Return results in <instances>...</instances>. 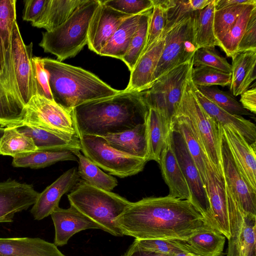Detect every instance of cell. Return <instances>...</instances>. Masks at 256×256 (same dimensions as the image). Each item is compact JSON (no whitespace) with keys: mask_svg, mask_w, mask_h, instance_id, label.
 I'll return each mask as SVG.
<instances>
[{"mask_svg":"<svg viewBox=\"0 0 256 256\" xmlns=\"http://www.w3.org/2000/svg\"><path fill=\"white\" fill-rule=\"evenodd\" d=\"M146 125L148 161L154 160L158 162L172 126L158 111L150 108H149Z\"/></svg>","mask_w":256,"mask_h":256,"instance_id":"obj_29","label":"cell"},{"mask_svg":"<svg viewBox=\"0 0 256 256\" xmlns=\"http://www.w3.org/2000/svg\"><path fill=\"white\" fill-rule=\"evenodd\" d=\"M68 198L70 206L100 225L103 230L116 236H124L117 220L132 202L84 180L78 182Z\"/></svg>","mask_w":256,"mask_h":256,"instance_id":"obj_4","label":"cell"},{"mask_svg":"<svg viewBox=\"0 0 256 256\" xmlns=\"http://www.w3.org/2000/svg\"><path fill=\"white\" fill-rule=\"evenodd\" d=\"M197 88L220 108L233 115L252 116L231 94L215 86H199Z\"/></svg>","mask_w":256,"mask_h":256,"instance_id":"obj_42","label":"cell"},{"mask_svg":"<svg viewBox=\"0 0 256 256\" xmlns=\"http://www.w3.org/2000/svg\"><path fill=\"white\" fill-rule=\"evenodd\" d=\"M254 50H256V6L251 12L236 52Z\"/></svg>","mask_w":256,"mask_h":256,"instance_id":"obj_50","label":"cell"},{"mask_svg":"<svg viewBox=\"0 0 256 256\" xmlns=\"http://www.w3.org/2000/svg\"><path fill=\"white\" fill-rule=\"evenodd\" d=\"M171 132L172 130L162 149L158 163L162 178L169 188L168 195L191 202V193L188 185L179 165L172 145Z\"/></svg>","mask_w":256,"mask_h":256,"instance_id":"obj_21","label":"cell"},{"mask_svg":"<svg viewBox=\"0 0 256 256\" xmlns=\"http://www.w3.org/2000/svg\"><path fill=\"white\" fill-rule=\"evenodd\" d=\"M256 6V4L246 5L234 24L219 41L218 46L220 47L227 56L231 57L236 52L238 44L245 30L251 12Z\"/></svg>","mask_w":256,"mask_h":256,"instance_id":"obj_40","label":"cell"},{"mask_svg":"<svg viewBox=\"0 0 256 256\" xmlns=\"http://www.w3.org/2000/svg\"><path fill=\"white\" fill-rule=\"evenodd\" d=\"M172 145L182 171L191 193V202L208 225L216 230L206 190L198 169L180 134L172 126Z\"/></svg>","mask_w":256,"mask_h":256,"instance_id":"obj_12","label":"cell"},{"mask_svg":"<svg viewBox=\"0 0 256 256\" xmlns=\"http://www.w3.org/2000/svg\"><path fill=\"white\" fill-rule=\"evenodd\" d=\"M55 230L54 244L62 246L68 244L75 234L87 229L102 228L91 219L70 206L66 209L57 207L50 215Z\"/></svg>","mask_w":256,"mask_h":256,"instance_id":"obj_20","label":"cell"},{"mask_svg":"<svg viewBox=\"0 0 256 256\" xmlns=\"http://www.w3.org/2000/svg\"><path fill=\"white\" fill-rule=\"evenodd\" d=\"M33 96L38 95L54 100L50 90L48 74L44 68L42 58L33 56Z\"/></svg>","mask_w":256,"mask_h":256,"instance_id":"obj_47","label":"cell"},{"mask_svg":"<svg viewBox=\"0 0 256 256\" xmlns=\"http://www.w3.org/2000/svg\"><path fill=\"white\" fill-rule=\"evenodd\" d=\"M176 115H183L189 118L201 139L209 158L218 170L222 172L220 126L212 118L198 101L190 76L184 86L175 116Z\"/></svg>","mask_w":256,"mask_h":256,"instance_id":"obj_7","label":"cell"},{"mask_svg":"<svg viewBox=\"0 0 256 256\" xmlns=\"http://www.w3.org/2000/svg\"><path fill=\"white\" fill-rule=\"evenodd\" d=\"M254 4L256 0H215V10L236 4Z\"/></svg>","mask_w":256,"mask_h":256,"instance_id":"obj_54","label":"cell"},{"mask_svg":"<svg viewBox=\"0 0 256 256\" xmlns=\"http://www.w3.org/2000/svg\"><path fill=\"white\" fill-rule=\"evenodd\" d=\"M192 68V60L169 71L148 89L140 92L148 108L158 111L171 124Z\"/></svg>","mask_w":256,"mask_h":256,"instance_id":"obj_8","label":"cell"},{"mask_svg":"<svg viewBox=\"0 0 256 256\" xmlns=\"http://www.w3.org/2000/svg\"><path fill=\"white\" fill-rule=\"evenodd\" d=\"M148 110L140 92L124 90L78 106L72 114L78 135L103 136L144 124Z\"/></svg>","mask_w":256,"mask_h":256,"instance_id":"obj_2","label":"cell"},{"mask_svg":"<svg viewBox=\"0 0 256 256\" xmlns=\"http://www.w3.org/2000/svg\"><path fill=\"white\" fill-rule=\"evenodd\" d=\"M16 127L18 132L32 139L38 150H81L78 136H68L26 124Z\"/></svg>","mask_w":256,"mask_h":256,"instance_id":"obj_25","label":"cell"},{"mask_svg":"<svg viewBox=\"0 0 256 256\" xmlns=\"http://www.w3.org/2000/svg\"><path fill=\"white\" fill-rule=\"evenodd\" d=\"M240 96V104L243 108L255 114H256V82L241 94Z\"/></svg>","mask_w":256,"mask_h":256,"instance_id":"obj_52","label":"cell"},{"mask_svg":"<svg viewBox=\"0 0 256 256\" xmlns=\"http://www.w3.org/2000/svg\"><path fill=\"white\" fill-rule=\"evenodd\" d=\"M212 0H190L193 11L200 10L207 6Z\"/></svg>","mask_w":256,"mask_h":256,"instance_id":"obj_55","label":"cell"},{"mask_svg":"<svg viewBox=\"0 0 256 256\" xmlns=\"http://www.w3.org/2000/svg\"><path fill=\"white\" fill-rule=\"evenodd\" d=\"M215 0L204 8L194 12V31L196 49L202 48H214L219 46L214 30Z\"/></svg>","mask_w":256,"mask_h":256,"instance_id":"obj_34","label":"cell"},{"mask_svg":"<svg viewBox=\"0 0 256 256\" xmlns=\"http://www.w3.org/2000/svg\"><path fill=\"white\" fill-rule=\"evenodd\" d=\"M100 2L86 0L64 23L52 31L43 32L40 46L60 62L75 56L88 43L89 24Z\"/></svg>","mask_w":256,"mask_h":256,"instance_id":"obj_5","label":"cell"},{"mask_svg":"<svg viewBox=\"0 0 256 256\" xmlns=\"http://www.w3.org/2000/svg\"><path fill=\"white\" fill-rule=\"evenodd\" d=\"M32 42L26 44L16 20L12 34V56L15 89L18 98L26 106L33 96Z\"/></svg>","mask_w":256,"mask_h":256,"instance_id":"obj_13","label":"cell"},{"mask_svg":"<svg viewBox=\"0 0 256 256\" xmlns=\"http://www.w3.org/2000/svg\"><path fill=\"white\" fill-rule=\"evenodd\" d=\"M117 221L123 235L136 240H184L211 228L190 201L169 195L132 202Z\"/></svg>","mask_w":256,"mask_h":256,"instance_id":"obj_1","label":"cell"},{"mask_svg":"<svg viewBox=\"0 0 256 256\" xmlns=\"http://www.w3.org/2000/svg\"><path fill=\"white\" fill-rule=\"evenodd\" d=\"M50 0H26L23 11L24 20L31 22L32 25L42 16Z\"/></svg>","mask_w":256,"mask_h":256,"instance_id":"obj_51","label":"cell"},{"mask_svg":"<svg viewBox=\"0 0 256 256\" xmlns=\"http://www.w3.org/2000/svg\"><path fill=\"white\" fill-rule=\"evenodd\" d=\"M84 155L98 168L124 178L142 172L148 162L111 146L102 136L78 134Z\"/></svg>","mask_w":256,"mask_h":256,"instance_id":"obj_9","label":"cell"},{"mask_svg":"<svg viewBox=\"0 0 256 256\" xmlns=\"http://www.w3.org/2000/svg\"><path fill=\"white\" fill-rule=\"evenodd\" d=\"M166 21V10L154 4L150 18L146 44L142 55L163 37Z\"/></svg>","mask_w":256,"mask_h":256,"instance_id":"obj_45","label":"cell"},{"mask_svg":"<svg viewBox=\"0 0 256 256\" xmlns=\"http://www.w3.org/2000/svg\"><path fill=\"white\" fill-rule=\"evenodd\" d=\"M236 166L251 187L256 190V144H249L235 128L221 126Z\"/></svg>","mask_w":256,"mask_h":256,"instance_id":"obj_18","label":"cell"},{"mask_svg":"<svg viewBox=\"0 0 256 256\" xmlns=\"http://www.w3.org/2000/svg\"><path fill=\"white\" fill-rule=\"evenodd\" d=\"M206 173V188L216 228L228 240L240 230L244 214L225 182L222 172L218 170L208 156Z\"/></svg>","mask_w":256,"mask_h":256,"instance_id":"obj_6","label":"cell"},{"mask_svg":"<svg viewBox=\"0 0 256 256\" xmlns=\"http://www.w3.org/2000/svg\"><path fill=\"white\" fill-rule=\"evenodd\" d=\"M39 194L32 184L16 180L0 182V222H12L15 214L32 206Z\"/></svg>","mask_w":256,"mask_h":256,"instance_id":"obj_16","label":"cell"},{"mask_svg":"<svg viewBox=\"0 0 256 256\" xmlns=\"http://www.w3.org/2000/svg\"><path fill=\"white\" fill-rule=\"evenodd\" d=\"M80 178L76 168H72L40 193L30 210L34 219L40 220L50 215L59 206L62 196L74 188Z\"/></svg>","mask_w":256,"mask_h":256,"instance_id":"obj_19","label":"cell"},{"mask_svg":"<svg viewBox=\"0 0 256 256\" xmlns=\"http://www.w3.org/2000/svg\"><path fill=\"white\" fill-rule=\"evenodd\" d=\"M221 134V164L224 180L244 213L256 216V190L251 187L238 168L222 130Z\"/></svg>","mask_w":256,"mask_h":256,"instance_id":"obj_15","label":"cell"},{"mask_svg":"<svg viewBox=\"0 0 256 256\" xmlns=\"http://www.w3.org/2000/svg\"><path fill=\"white\" fill-rule=\"evenodd\" d=\"M228 240L226 256H256V216L245 214L240 230Z\"/></svg>","mask_w":256,"mask_h":256,"instance_id":"obj_32","label":"cell"},{"mask_svg":"<svg viewBox=\"0 0 256 256\" xmlns=\"http://www.w3.org/2000/svg\"><path fill=\"white\" fill-rule=\"evenodd\" d=\"M172 125L182 136L206 186V159L208 154L198 134L189 118L183 115L176 116Z\"/></svg>","mask_w":256,"mask_h":256,"instance_id":"obj_28","label":"cell"},{"mask_svg":"<svg viewBox=\"0 0 256 256\" xmlns=\"http://www.w3.org/2000/svg\"><path fill=\"white\" fill-rule=\"evenodd\" d=\"M54 100L65 110L116 94L114 89L91 72L50 58H42Z\"/></svg>","mask_w":256,"mask_h":256,"instance_id":"obj_3","label":"cell"},{"mask_svg":"<svg viewBox=\"0 0 256 256\" xmlns=\"http://www.w3.org/2000/svg\"><path fill=\"white\" fill-rule=\"evenodd\" d=\"M141 14L132 16L124 20L102 49L99 55L121 60L126 54L137 29Z\"/></svg>","mask_w":256,"mask_h":256,"instance_id":"obj_31","label":"cell"},{"mask_svg":"<svg viewBox=\"0 0 256 256\" xmlns=\"http://www.w3.org/2000/svg\"><path fill=\"white\" fill-rule=\"evenodd\" d=\"M135 241L146 249L169 256H174L182 252L192 253L182 240L136 239Z\"/></svg>","mask_w":256,"mask_h":256,"instance_id":"obj_44","label":"cell"},{"mask_svg":"<svg viewBox=\"0 0 256 256\" xmlns=\"http://www.w3.org/2000/svg\"><path fill=\"white\" fill-rule=\"evenodd\" d=\"M122 256H169L146 249L140 246L135 240L130 246Z\"/></svg>","mask_w":256,"mask_h":256,"instance_id":"obj_53","label":"cell"},{"mask_svg":"<svg viewBox=\"0 0 256 256\" xmlns=\"http://www.w3.org/2000/svg\"><path fill=\"white\" fill-rule=\"evenodd\" d=\"M152 10L142 14L136 31L133 35L126 54L121 59L132 70L146 46L148 23Z\"/></svg>","mask_w":256,"mask_h":256,"instance_id":"obj_38","label":"cell"},{"mask_svg":"<svg viewBox=\"0 0 256 256\" xmlns=\"http://www.w3.org/2000/svg\"><path fill=\"white\" fill-rule=\"evenodd\" d=\"M102 137L114 148L148 162L146 122L131 130Z\"/></svg>","mask_w":256,"mask_h":256,"instance_id":"obj_26","label":"cell"},{"mask_svg":"<svg viewBox=\"0 0 256 256\" xmlns=\"http://www.w3.org/2000/svg\"><path fill=\"white\" fill-rule=\"evenodd\" d=\"M0 256H66L54 244L38 238H0Z\"/></svg>","mask_w":256,"mask_h":256,"instance_id":"obj_23","label":"cell"},{"mask_svg":"<svg viewBox=\"0 0 256 256\" xmlns=\"http://www.w3.org/2000/svg\"><path fill=\"white\" fill-rule=\"evenodd\" d=\"M226 237L217 230L206 228L182 240L191 252L198 256H222Z\"/></svg>","mask_w":256,"mask_h":256,"instance_id":"obj_30","label":"cell"},{"mask_svg":"<svg viewBox=\"0 0 256 256\" xmlns=\"http://www.w3.org/2000/svg\"><path fill=\"white\" fill-rule=\"evenodd\" d=\"M193 67L206 66L226 73H231V64L226 58L220 56L214 48H202L197 49L192 58Z\"/></svg>","mask_w":256,"mask_h":256,"instance_id":"obj_46","label":"cell"},{"mask_svg":"<svg viewBox=\"0 0 256 256\" xmlns=\"http://www.w3.org/2000/svg\"><path fill=\"white\" fill-rule=\"evenodd\" d=\"M194 14L178 22L164 34V45L152 84L176 67L192 60L197 50L194 38Z\"/></svg>","mask_w":256,"mask_h":256,"instance_id":"obj_10","label":"cell"},{"mask_svg":"<svg viewBox=\"0 0 256 256\" xmlns=\"http://www.w3.org/2000/svg\"><path fill=\"white\" fill-rule=\"evenodd\" d=\"M246 5L248 4H236L215 10L214 30V35L218 42L234 24Z\"/></svg>","mask_w":256,"mask_h":256,"instance_id":"obj_43","label":"cell"},{"mask_svg":"<svg viewBox=\"0 0 256 256\" xmlns=\"http://www.w3.org/2000/svg\"><path fill=\"white\" fill-rule=\"evenodd\" d=\"M86 0H50L41 18L32 26L51 32L64 23Z\"/></svg>","mask_w":256,"mask_h":256,"instance_id":"obj_33","label":"cell"},{"mask_svg":"<svg viewBox=\"0 0 256 256\" xmlns=\"http://www.w3.org/2000/svg\"><path fill=\"white\" fill-rule=\"evenodd\" d=\"M101 2L117 11L130 16L142 14L154 7L152 0H106Z\"/></svg>","mask_w":256,"mask_h":256,"instance_id":"obj_48","label":"cell"},{"mask_svg":"<svg viewBox=\"0 0 256 256\" xmlns=\"http://www.w3.org/2000/svg\"><path fill=\"white\" fill-rule=\"evenodd\" d=\"M164 45L162 37L140 56L130 72L125 90L140 92L150 86Z\"/></svg>","mask_w":256,"mask_h":256,"instance_id":"obj_22","label":"cell"},{"mask_svg":"<svg viewBox=\"0 0 256 256\" xmlns=\"http://www.w3.org/2000/svg\"><path fill=\"white\" fill-rule=\"evenodd\" d=\"M16 18V0H0V82L21 102L15 89L12 56V34Z\"/></svg>","mask_w":256,"mask_h":256,"instance_id":"obj_14","label":"cell"},{"mask_svg":"<svg viewBox=\"0 0 256 256\" xmlns=\"http://www.w3.org/2000/svg\"><path fill=\"white\" fill-rule=\"evenodd\" d=\"M78 158V172L80 178L90 185L104 190L111 191L118 185V180L104 172L80 150L73 152Z\"/></svg>","mask_w":256,"mask_h":256,"instance_id":"obj_37","label":"cell"},{"mask_svg":"<svg viewBox=\"0 0 256 256\" xmlns=\"http://www.w3.org/2000/svg\"><path fill=\"white\" fill-rule=\"evenodd\" d=\"M194 12L190 0H174V5L166 10V21L163 35L178 22L192 16Z\"/></svg>","mask_w":256,"mask_h":256,"instance_id":"obj_49","label":"cell"},{"mask_svg":"<svg viewBox=\"0 0 256 256\" xmlns=\"http://www.w3.org/2000/svg\"><path fill=\"white\" fill-rule=\"evenodd\" d=\"M37 150L32 139L18 132L16 126L4 128L0 138V154L14 158Z\"/></svg>","mask_w":256,"mask_h":256,"instance_id":"obj_36","label":"cell"},{"mask_svg":"<svg viewBox=\"0 0 256 256\" xmlns=\"http://www.w3.org/2000/svg\"><path fill=\"white\" fill-rule=\"evenodd\" d=\"M174 256H198L190 252H182Z\"/></svg>","mask_w":256,"mask_h":256,"instance_id":"obj_56","label":"cell"},{"mask_svg":"<svg viewBox=\"0 0 256 256\" xmlns=\"http://www.w3.org/2000/svg\"><path fill=\"white\" fill-rule=\"evenodd\" d=\"M22 124L40 128L68 136H78L72 112L38 95L24 108Z\"/></svg>","mask_w":256,"mask_h":256,"instance_id":"obj_11","label":"cell"},{"mask_svg":"<svg viewBox=\"0 0 256 256\" xmlns=\"http://www.w3.org/2000/svg\"><path fill=\"white\" fill-rule=\"evenodd\" d=\"M64 160L78 162V159L74 152L69 150H37L34 152L13 158L12 166L16 168L38 169Z\"/></svg>","mask_w":256,"mask_h":256,"instance_id":"obj_35","label":"cell"},{"mask_svg":"<svg viewBox=\"0 0 256 256\" xmlns=\"http://www.w3.org/2000/svg\"><path fill=\"white\" fill-rule=\"evenodd\" d=\"M100 1L89 24L87 43L89 49L98 54L120 24L132 16Z\"/></svg>","mask_w":256,"mask_h":256,"instance_id":"obj_17","label":"cell"},{"mask_svg":"<svg viewBox=\"0 0 256 256\" xmlns=\"http://www.w3.org/2000/svg\"><path fill=\"white\" fill-rule=\"evenodd\" d=\"M190 78L196 87L217 85L224 87L230 86L231 73L206 66H199L192 68Z\"/></svg>","mask_w":256,"mask_h":256,"instance_id":"obj_41","label":"cell"},{"mask_svg":"<svg viewBox=\"0 0 256 256\" xmlns=\"http://www.w3.org/2000/svg\"><path fill=\"white\" fill-rule=\"evenodd\" d=\"M197 99L206 112L220 126L236 129L250 144H256V126L242 116L233 115L219 107L204 96L194 86Z\"/></svg>","mask_w":256,"mask_h":256,"instance_id":"obj_24","label":"cell"},{"mask_svg":"<svg viewBox=\"0 0 256 256\" xmlns=\"http://www.w3.org/2000/svg\"><path fill=\"white\" fill-rule=\"evenodd\" d=\"M25 106L10 94L0 82V126L21 125Z\"/></svg>","mask_w":256,"mask_h":256,"instance_id":"obj_39","label":"cell"},{"mask_svg":"<svg viewBox=\"0 0 256 256\" xmlns=\"http://www.w3.org/2000/svg\"><path fill=\"white\" fill-rule=\"evenodd\" d=\"M231 57L230 90L238 96L248 90L256 78V50L236 52Z\"/></svg>","mask_w":256,"mask_h":256,"instance_id":"obj_27","label":"cell"}]
</instances>
